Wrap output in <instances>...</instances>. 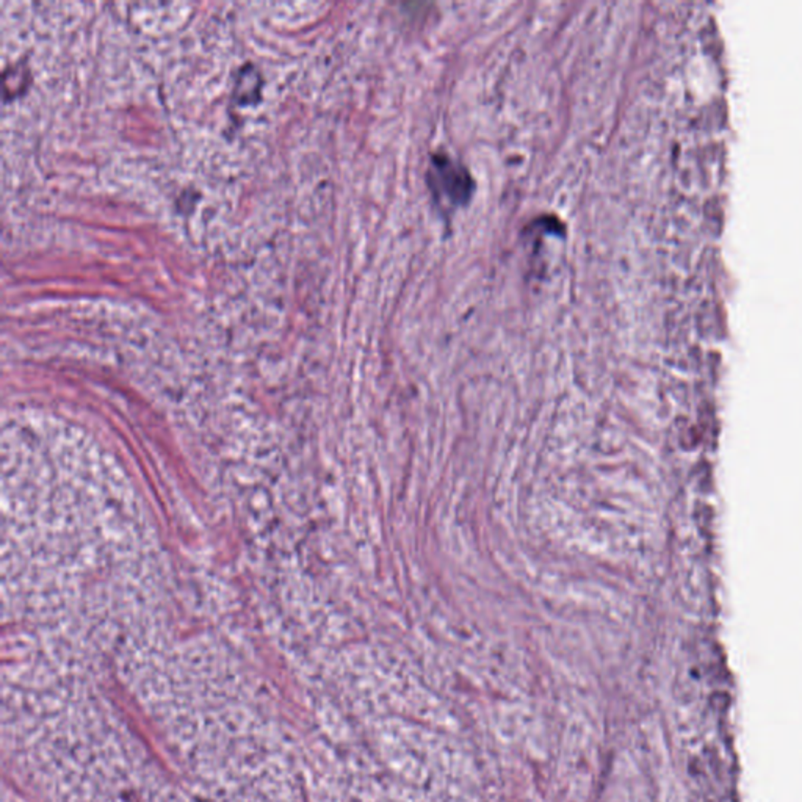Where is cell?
Returning <instances> with one entry per match:
<instances>
[{"label": "cell", "instance_id": "6da1fadb", "mask_svg": "<svg viewBox=\"0 0 802 802\" xmlns=\"http://www.w3.org/2000/svg\"><path fill=\"white\" fill-rule=\"evenodd\" d=\"M428 184L434 201L444 209L466 204L474 193V179L467 168L447 154L431 156Z\"/></svg>", "mask_w": 802, "mask_h": 802}, {"label": "cell", "instance_id": "7a4b0ae2", "mask_svg": "<svg viewBox=\"0 0 802 802\" xmlns=\"http://www.w3.org/2000/svg\"><path fill=\"white\" fill-rule=\"evenodd\" d=\"M262 85H264V79L260 76V71L252 63H246L245 66H241L239 74L235 76L232 99L237 106H254V104H258L260 96H262Z\"/></svg>", "mask_w": 802, "mask_h": 802}, {"label": "cell", "instance_id": "3957f363", "mask_svg": "<svg viewBox=\"0 0 802 802\" xmlns=\"http://www.w3.org/2000/svg\"><path fill=\"white\" fill-rule=\"evenodd\" d=\"M29 82V66L25 65L24 61L6 68L5 72H4V96H5L6 102L12 99V98H16L19 94H23L24 90L27 89Z\"/></svg>", "mask_w": 802, "mask_h": 802}]
</instances>
